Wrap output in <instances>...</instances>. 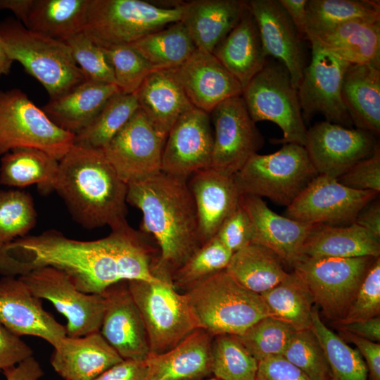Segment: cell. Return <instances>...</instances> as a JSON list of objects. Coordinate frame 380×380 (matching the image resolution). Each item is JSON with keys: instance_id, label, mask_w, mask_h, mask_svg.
<instances>
[{"instance_id": "1f68e13d", "label": "cell", "mask_w": 380, "mask_h": 380, "mask_svg": "<svg viewBox=\"0 0 380 380\" xmlns=\"http://www.w3.org/2000/svg\"><path fill=\"white\" fill-rule=\"evenodd\" d=\"M350 64L380 68V18L355 20L308 33Z\"/></svg>"}, {"instance_id": "603a6c76", "label": "cell", "mask_w": 380, "mask_h": 380, "mask_svg": "<svg viewBox=\"0 0 380 380\" xmlns=\"http://www.w3.org/2000/svg\"><path fill=\"white\" fill-rule=\"evenodd\" d=\"M240 202L250 219L251 243L269 248L292 267L303 259L304 244L315 224L279 215L258 196L241 195Z\"/></svg>"}, {"instance_id": "94428289", "label": "cell", "mask_w": 380, "mask_h": 380, "mask_svg": "<svg viewBox=\"0 0 380 380\" xmlns=\"http://www.w3.org/2000/svg\"><path fill=\"white\" fill-rule=\"evenodd\" d=\"M298 33L305 38L308 0H279Z\"/></svg>"}, {"instance_id": "8d00e7d4", "label": "cell", "mask_w": 380, "mask_h": 380, "mask_svg": "<svg viewBox=\"0 0 380 380\" xmlns=\"http://www.w3.org/2000/svg\"><path fill=\"white\" fill-rule=\"evenodd\" d=\"M261 296L272 317L286 322L296 331L311 329L313 298L294 271Z\"/></svg>"}, {"instance_id": "5b68a950", "label": "cell", "mask_w": 380, "mask_h": 380, "mask_svg": "<svg viewBox=\"0 0 380 380\" xmlns=\"http://www.w3.org/2000/svg\"><path fill=\"white\" fill-rule=\"evenodd\" d=\"M184 294L200 327L213 336H239L271 316L261 295L243 287L225 270L191 286Z\"/></svg>"}, {"instance_id": "6f0895ef", "label": "cell", "mask_w": 380, "mask_h": 380, "mask_svg": "<svg viewBox=\"0 0 380 380\" xmlns=\"http://www.w3.org/2000/svg\"><path fill=\"white\" fill-rule=\"evenodd\" d=\"M339 331L349 332L357 336L379 343L380 316L346 324H331Z\"/></svg>"}, {"instance_id": "c3c4849f", "label": "cell", "mask_w": 380, "mask_h": 380, "mask_svg": "<svg viewBox=\"0 0 380 380\" xmlns=\"http://www.w3.org/2000/svg\"><path fill=\"white\" fill-rule=\"evenodd\" d=\"M65 42L87 80L115 84L113 68L103 49L94 44L83 32Z\"/></svg>"}, {"instance_id": "bcb514c9", "label": "cell", "mask_w": 380, "mask_h": 380, "mask_svg": "<svg viewBox=\"0 0 380 380\" xmlns=\"http://www.w3.org/2000/svg\"><path fill=\"white\" fill-rule=\"evenodd\" d=\"M312 380H330L324 350L311 329L296 331L282 355Z\"/></svg>"}, {"instance_id": "83f0119b", "label": "cell", "mask_w": 380, "mask_h": 380, "mask_svg": "<svg viewBox=\"0 0 380 380\" xmlns=\"http://www.w3.org/2000/svg\"><path fill=\"white\" fill-rule=\"evenodd\" d=\"M213 53L238 80L243 89L264 68L267 56L248 1L239 22Z\"/></svg>"}, {"instance_id": "f907efd6", "label": "cell", "mask_w": 380, "mask_h": 380, "mask_svg": "<svg viewBox=\"0 0 380 380\" xmlns=\"http://www.w3.org/2000/svg\"><path fill=\"white\" fill-rule=\"evenodd\" d=\"M215 237L232 253L252 242L250 219L240 201L237 208L222 224Z\"/></svg>"}, {"instance_id": "ba28073f", "label": "cell", "mask_w": 380, "mask_h": 380, "mask_svg": "<svg viewBox=\"0 0 380 380\" xmlns=\"http://www.w3.org/2000/svg\"><path fill=\"white\" fill-rule=\"evenodd\" d=\"M182 3L162 7L141 0H89L83 32L96 45H129L179 22Z\"/></svg>"}, {"instance_id": "4fadbf2b", "label": "cell", "mask_w": 380, "mask_h": 380, "mask_svg": "<svg viewBox=\"0 0 380 380\" xmlns=\"http://www.w3.org/2000/svg\"><path fill=\"white\" fill-rule=\"evenodd\" d=\"M19 277L36 297L50 301L65 317L67 336L99 331L105 305L101 294L80 291L65 274L51 267L37 268Z\"/></svg>"}, {"instance_id": "277c9868", "label": "cell", "mask_w": 380, "mask_h": 380, "mask_svg": "<svg viewBox=\"0 0 380 380\" xmlns=\"http://www.w3.org/2000/svg\"><path fill=\"white\" fill-rule=\"evenodd\" d=\"M0 44L44 87L50 99L87 80L66 42L30 30L13 18L0 22Z\"/></svg>"}, {"instance_id": "cb8c5ba5", "label": "cell", "mask_w": 380, "mask_h": 380, "mask_svg": "<svg viewBox=\"0 0 380 380\" xmlns=\"http://www.w3.org/2000/svg\"><path fill=\"white\" fill-rule=\"evenodd\" d=\"M188 182L198 215L201 246L214 238L224 221L237 208L241 195L232 177L210 167L194 173Z\"/></svg>"}, {"instance_id": "ffe728a7", "label": "cell", "mask_w": 380, "mask_h": 380, "mask_svg": "<svg viewBox=\"0 0 380 380\" xmlns=\"http://www.w3.org/2000/svg\"><path fill=\"white\" fill-rule=\"evenodd\" d=\"M0 324L18 336L39 337L53 348L67 336L65 327L44 308L19 277L0 279Z\"/></svg>"}, {"instance_id": "4316f807", "label": "cell", "mask_w": 380, "mask_h": 380, "mask_svg": "<svg viewBox=\"0 0 380 380\" xmlns=\"http://www.w3.org/2000/svg\"><path fill=\"white\" fill-rule=\"evenodd\" d=\"M243 0H194L182 3L180 22L197 49L213 53L240 20Z\"/></svg>"}, {"instance_id": "7bdbcfd3", "label": "cell", "mask_w": 380, "mask_h": 380, "mask_svg": "<svg viewBox=\"0 0 380 380\" xmlns=\"http://www.w3.org/2000/svg\"><path fill=\"white\" fill-rule=\"evenodd\" d=\"M32 196L22 190L0 191V250L25 236L37 224Z\"/></svg>"}, {"instance_id": "74e56055", "label": "cell", "mask_w": 380, "mask_h": 380, "mask_svg": "<svg viewBox=\"0 0 380 380\" xmlns=\"http://www.w3.org/2000/svg\"><path fill=\"white\" fill-rule=\"evenodd\" d=\"M129 45L157 70L177 68L197 49L180 21L148 34Z\"/></svg>"}, {"instance_id": "ab89813d", "label": "cell", "mask_w": 380, "mask_h": 380, "mask_svg": "<svg viewBox=\"0 0 380 380\" xmlns=\"http://www.w3.org/2000/svg\"><path fill=\"white\" fill-rule=\"evenodd\" d=\"M311 329L326 354L331 372L330 380H369L367 365L359 351L328 328L315 309L312 312Z\"/></svg>"}, {"instance_id": "d590c367", "label": "cell", "mask_w": 380, "mask_h": 380, "mask_svg": "<svg viewBox=\"0 0 380 380\" xmlns=\"http://www.w3.org/2000/svg\"><path fill=\"white\" fill-rule=\"evenodd\" d=\"M225 270L243 287L260 295L277 286L289 274L274 252L254 243L233 253Z\"/></svg>"}, {"instance_id": "ac0fdd59", "label": "cell", "mask_w": 380, "mask_h": 380, "mask_svg": "<svg viewBox=\"0 0 380 380\" xmlns=\"http://www.w3.org/2000/svg\"><path fill=\"white\" fill-rule=\"evenodd\" d=\"M210 121L209 113L196 108L176 121L166 137L161 172L187 179L210 167L213 146Z\"/></svg>"}, {"instance_id": "3957f363", "label": "cell", "mask_w": 380, "mask_h": 380, "mask_svg": "<svg viewBox=\"0 0 380 380\" xmlns=\"http://www.w3.org/2000/svg\"><path fill=\"white\" fill-rule=\"evenodd\" d=\"M54 191L72 218L87 229L107 225L113 231L129 226L127 185L102 149L74 144L59 160Z\"/></svg>"}, {"instance_id": "2e32d148", "label": "cell", "mask_w": 380, "mask_h": 380, "mask_svg": "<svg viewBox=\"0 0 380 380\" xmlns=\"http://www.w3.org/2000/svg\"><path fill=\"white\" fill-rule=\"evenodd\" d=\"M166 137L139 108L102 151L120 178L128 185L161 172Z\"/></svg>"}, {"instance_id": "f6af8a7d", "label": "cell", "mask_w": 380, "mask_h": 380, "mask_svg": "<svg viewBox=\"0 0 380 380\" xmlns=\"http://www.w3.org/2000/svg\"><path fill=\"white\" fill-rule=\"evenodd\" d=\"M233 253L215 236L201 246L172 274L174 286L186 290L203 279L224 270Z\"/></svg>"}, {"instance_id": "9c48e42d", "label": "cell", "mask_w": 380, "mask_h": 380, "mask_svg": "<svg viewBox=\"0 0 380 380\" xmlns=\"http://www.w3.org/2000/svg\"><path fill=\"white\" fill-rule=\"evenodd\" d=\"M241 96L254 122L270 121L282 130L283 137L275 139V143L305 146L308 129L297 89L282 63L267 61L244 87Z\"/></svg>"}, {"instance_id": "7c38bea8", "label": "cell", "mask_w": 380, "mask_h": 380, "mask_svg": "<svg viewBox=\"0 0 380 380\" xmlns=\"http://www.w3.org/2000/svg\"><path fill=\"white\" fill-rule=\"evenodd\" d=\"M310 63L306 65L297 89L305 118L322 114L326 121L349 127L352 122L341 99V84L348 62L312 36Z\"/></svg>"}, {"instance_id": "8fae6325", "label": "cell", "mask_w": 380, "mask_h": 380, "mask_svg": "<svg viewBox=\"0 0 380 380\" xmlns=\"http://www.w3.org/2000/svg\"><path fill=\"white\" fill-rule=\"evenodd\" d=\"M376 258H303L294 272L308 286L314 303L331 323L346 316L372 262Z\"/></svg>"}, {"instance_id": "f35d334b", "label": "cell", "mask_w": 380, "mask_h": 380, "mask_svg": "<svg viewBox=\"0 0 380 380\" xmlns=\"http://www.w3.org/2000/svg\"><path fill=\"white\" fill-rule=\"evenodd\" d=\"M139 108L136 94L111 96L91 123L75 135L74 144L102 149Z\"/></svg>"}, {"instance_id": "d6986e66", "label": "cell", "mask_w": 380, "mask_h": 380, "mask_svg": "<svg viewBox=\"0 0 380 380\" xmlns=\"http://www.w3.org/2000/svg\"><path fill=\"white\" fill-rule=\"evenodd\" d=\"M101 295L105 305L99 332L103 338L123 360H146L148 336L127 281L110 286Z\"/></svg>"}, {"instance_id": "44dd1931", "label": "cell", "mask_w": 380, "mask_h": 380, "mask_svg": "<svg viewBox=\"0 0 380 380\" xmlns=\"http://www.w3.org/2000/svg\"><path fill=\"white\" fill-rule=\"evenodd\" d=\"M267 56H271L289 71L296 89L306 67L303 39L279 0L248 1Z\"/></svg>"}, {"instance_id": "816d5d0a", "label": "cell", "mask_w": 380, "mask_h": 380, "mask_svg": "<svg viewBox=\"0 0 380 380\" xmlns=\"http://www.w3.org/2000/svg\"><path fill=\"white\" fill-rule=\"evenodd\" d=\"M342 184L357 190L380 191V148L350 167L337 179Z\"/></svg>"}, {"instance_id": "9f6ffc18", "label": "cell", "mask_w": 380, "mask_h": 380, "mask_svg": "<svg viewBox=\"0 0 380 380\" xmlns=\"http://www.w3.org/2000/svg\"><path fill=\"white\" fill-rule=\"evenodd\" d=\"M145 360H122L93 380H146Z\"/></svg>"}, {"instance_id": "52a82bcc", "label": "cell", "mask_w": 380, "mask_h": 380, "mask_svg": "<svg viewBox=\"0 0 380 380\" xmlns=\"http://www.w3.org/2000/svg\"><path fill=\"white\" fill-rule=\"evenodd\" d=\"M317 175L304 146L285 144L274 153L254 154L232 177L241 196L266 197L287 207Z\"/></svg>"}, {"instance_id": "7402d4cb", "label": "cell", "mask_w": 380, "mask_h": 380, "mask_svg": "<svg viewBox=\"0 0 380 380\" xmlns=\"http://www.w3.org/2000/svg\"><path fill=\"white\" fill-rule=\"evenodd\" d=\"M169 70L191 104L209 114L222 101L243 92L238 80L213 53L196 49L180 65Z\"/></svg>"}, {"instance_id": "60d3db41", "label": "cell", "mask_w": 380, "mask_h": 380, "mask_svg": "<svg viewBox=\"0 0 380 380\" xmlns=\"http://www.w3.org/2000/svg\"><path fill=\"white\" fill-rule=\"evenodd\" d=\"M306 11L305 35L351 20L380 18L375 0H308Z\"/></svg>"}, {"instance_id": "11a10c76", "label": "cell", "mask_w": 380, "mask_h": 380, "mask_svg": "<svg viewBox=\"0 0 380 380\" xmlns=\"http://www.w3.org/2000/svg\"><path fill=\"white\" fill-rule=\"evenodd\" d=\"M338 336L356 346L367 365L370 380H380V343L346 331H339Z\"/></svg>"}, {"instance_id": "f1b7e54d", "label": "cell", "mask_w": 380, "mask_h": 380, "mask_svg": "<svg viewBox=\"0 0 380 380\" xmlns=\"http://www.w3.org/2000/svg\"><path fill=\"white\" fill-rule=\"evenodd\" d=\"M135 94L141 110L165 137L184 113L195 108L170 70L150 73Z\"/></svg>"}, {"instance_id": "7dc6e473", "label": "cell", "mask_w": 380, "mask_h": 380, "mask_svg": "<svg viewBox=\"0 0 380 380\" xmlns=\"http://www.w3.org/2000/svg\"><path fill=\"white\" fill-rule=\"evenodd\" d=\"M113 68L115 84L123 94H134L145 78L156 70L130 45L102 48Z\"/></svg>"}, {"instance_id": "9a60e30c", "label": "cell", "mask_w": 380, "mask_h": 380, "mask_svg": "<svg viewBox=\"0 0 380 380\" xmlns=\"http://www.w3.org/2000/svg\"><path fill=\"white\" fill-rule=\"evenodd\" d=\"M379 194L354 189L336 178L318 175L287 206L286 214L287 217L311 224H350Z\"/></svg>"}, {"instance_id": "d6a6232c", "label": "cell", "mask_w": 380, "mask_h": 380, "mask_svg": "<svg viewBox=\"0 0 380 380\" xmlns=\"http://www.w3.org/2000/svg\"><path fill=\"white\" fill-rule=\"evenodd\" d=\"M379 255L380 237L355 222L346 227L315 224L303 249V258H378Z\"/></svg>"}, {"instance_id": "6da1fadb", "label": "cell", "mask_w": 380, "mask_h": 380, "mask_svg": "<svg viewBox=\"0 0 380 380\" xmlns=\"http://www.w3.org/2000/svg\"><path fill=\"white\" fill-rule=\"evenodd\" d=\"M153 253L145 234L129 225L93 241L70 239L49 229L18 238L1 249L0 275L20 277L51 267L65 274L80 291L102 294L122 281H160L153 271L157 260Z\"/></svg>"}, {"instance_id": "91938a15", "label": "cell", "mask_w": 380, "mask_h": 380, "mask_svg": "<svg viewBox=\"0 0 380 380\" xmlns=\"http://www.w3.org/2000/svg\"><path fill=\"white\" fill-rule=\"evenodd\" d=\"M355 224L380 237V203L374 200L365 206L358 213Z\"/></svg>"}, {"instance_id": "4dcf8cb0", "label": "cell", "mask_w": 380, "mask_h": 380, "mask_svg": "<svg viewBox=\"0 0 380 380\" xmlns=\"http://www.w3.org/2000/svg\"><path fill=\"white\" fill-rule=\"evenodd\" d=\"M341 99L357 129L380 134V68L350 64L342 80Z\"/></svg>"}, {"instance_id": "7a4b0ae2", "label": "cell", "mask_w": 380, "mask_h": 380, "mask_svg": "<svg viewBox=\"0 0 380 380\" xmlns=\"http://www.w3.org/2000/svg\"><path fill=\"white\" fill-rule=\"evenodd\" d=\"M127 203L142 213L140 231L160 255L153 267L172 274L201 246L196 203L186 179L160 172L127 185Z\"/></svg>"}, {"instance_id": "681fc988", "label": "cell", "mask_w": 380, "mask_h": 380, "mask_svg": "<svg viewBox=\"0 0 380 380\" xmlns=\"http://www.w3.org/2000/svg\"><path fill=\"white\" fill-rule=\"evenodd\" d=\"M379 316H380L379 257L374 260L369 268L346 316L336 323L346 324Z\"/></svg>"}, {"instance_id": "f546056e", "label": "cell", "mask_w": 380, "mask_h": 380, "mask_svg": "<svg viewBox=\"0 0 380 380\" xmlns=\"http://www.w3.org/2000/svg\"><path fill=\"white\" fill-rule=\"evenodd\" d=\"M119 91L116 84L86 80L65 94L50 99L42 110L57 126L75 135Z\"/></svg>"}, {"instance_id": "f5cc1de1", "label": "cell", "mask_w": 380, "mask_h": 380, "mask_svg": "<svg viewBox=\"0 0 380 380\" xmlns=\"http://www.w3.org/2000/svg\"><path fill=\"white\" fill-rule=\"evenodd\" d=\"M33 356V350L20 336L0 324V372Z\"/></svg>"}, {"instance_id": "6125c7cd", "label": "cell", "mask_w": 380, "mask_h": 380, "mask_svg": "<svg viewBox=\"0 0 380 380\" xmlns=\"http://www.w3.org/2000/svg\"><path fill=\"white\" fill-rule=\"evenodd\" d=\"M13 62L0 44V77L10 72Z\"/></svg>"}, {"instance_id": "e575fe53", "label": "cell", "mask_w": 380, "mask_h": 380, "mask_svg": "<svg viewBox=\"0 0 380 380\" xmlns=\"http://www.w3.org/2000/svg\"><path fill=\"white\" fill-rule=\"evenodd\" d=\"M58 163L39 149L12 150L1 158L0 184L15 188L36 184L42 193H49L54 191Z\"/></svg>"}, {"instance_id": "30bf717a", "label": "cell", "mask_w": 380, "mask_h": 380, "mask_svg": "<svg viewBox=\"0 0 380 380\" xmlns=\"http://www.w3.org/2000/svg\"><path fill=\"white\" fill-rule=\"evenodd\" d=\"M74 140V134L53 122L25 93L18 89L0 91V155L30 148L60 160Z\"/></svg>"}, {"instance_id": "b9f144b4", "label": "cell", "mask_w": 380, "mask_h": 380, "mask_svg": "<svg viewBox=\"0 0 380 380\" xmlns=\"http://www.w3.org/2000/svg\"><path fill=\"white\" fill-rule=\"evenodd\" d=\"M211 370L220 380H257L258 362L236 336H213Z\"/></svg>"}, {"instance_id": "8992f818", "label": "cell", "mask_w": 380, "mask_h": 380, "mask_svg": "<svg viewBox=\"0 0 380 380\" xmlns=\"http://www.w3.org/2000/svg\"><path fill=\"white\" fill-rule=\"evenodd\" d=\"M156 282L127 281L129 292L143 319L150 354L172 348L192 331L201 328L184 293H179L171 276L160 270Z\"/></svg>"}, {"instance_id": "ee69618b", "label": "cell", "mask_w": 380, "mask_h": 380, "mask_svg": "<svg viewBox=\"0 0 380 380\" xmlns=\"http://www.w3.org/2000/svg\"><path fill=\"white\" fill-rule=\"evenodd\" d=\"M296 330L286 322L267 316L236 336L258 362L282 355Z\"/></svg>"}, {"instance_id": "5bb4252c", "label": "cell", "mask_w": 380, "mask_h": 380, "mask_svg": "<svg viewBox=\"0 0 380 380\" xmlns=\"http://www.w3.org/2000/svg\"><path fill=\"white\" fill-rule=\"evenodd\" d=\"M210 116L215 129L210 167L232 177L262 147L263 137L241 96L222 101Z\"/></svg>"}, {"instance_id": "db71d44e", "label": "cell", "mask_w": 380, "mask_h": 380, "mask_svg": "<svg viewBox=\"0 0 380 380\" xmlns=\"http://www.w3.org/2000/svg\"><path fill=\"white\" fill-rule=\"evenodd\" d=\"M257 380H312L283 356L258 362Z\"/></svg>"}, {"instance_id": "836d02e7", "label": "cell", "mask_w": 380, "mask_h": 380, "mask_svg": "<svg viewBox=\"0 0 380 380\" xmlns=\"http://www.w3.org/2000/svg\"><path fill=\"white\" fill-rule=\"evenodd\" d=\"M89 0H30L19 21L27 29L66 42L84 30Z\"/></svg>"}, {"instance_id": "d4e9b609", "label": "cell", "mask_w": 380, "mask_h": 380, "mask_svg": "<svg viewBox=\"0 0 380 380\" xmlns=\"http://www.w3.org/2000/svg\"><path fill=\"white\" fill-rule=\"evenodd\" d=\"M122 360L97 331L65 336L53 347L50 362L64 380H93Z\"/></svg>"}, {"instance_id": "680465c9", "label": "cell", "mask_w": 380, "mask_h": 380, "mask_svg": "<svg viewBox=\"0 0 380 380\" xmlns=\"http://www.w3.org/2000/svg\"><path fill=\"white\" fill-rule=\"evenodd\" d=\"M2 373L6 380H39L44 375L39 362L34 356L4 369Z\"/></svg>"}, {"instance_id": "be15d7a7", "label": "cell", "mask_w": 380, "mask_h": 380, "mask_svg": "<svg viewBox=\"0 0 380 380\" xmlns=\"http://www.w3.org/2000/svg\"><path fill=\"white\" fill-rule=\"evenodd\" d=\"M196 380H220V379H217V378H215L214 376V377L208 378V379H196Z\"/></svg>"}, {"instance_id": "e0dca14e", "label": "cell", "mask_w": 380, "mask_h": 380, "mask_svg": "<svg viewBox=\"0 0 380 380\" xmlns=\"http://www.w3.org/2000/svg\"><path fill=\"white\" fill-rule=\"evenodd\" d=\"M379 146L375 136L328 121L307 130L305 148L318 175L338 179Z\"/></svg>"}, {"instance_id": "484cf974", "label": "cell", "mask_w": 380, "mask_h": 380, "mask_svg": "<svg viewBox=\"0 0 380 380\" xmlns=\"http://www.w3.org/2000/svg\"><path fill=\"white\" fill-rule=\"evenodd\" d=\"M213 336L203 329L192 331L172 348L146 359V380H196L212 374Z\"/></svg>"}]
</instances>
